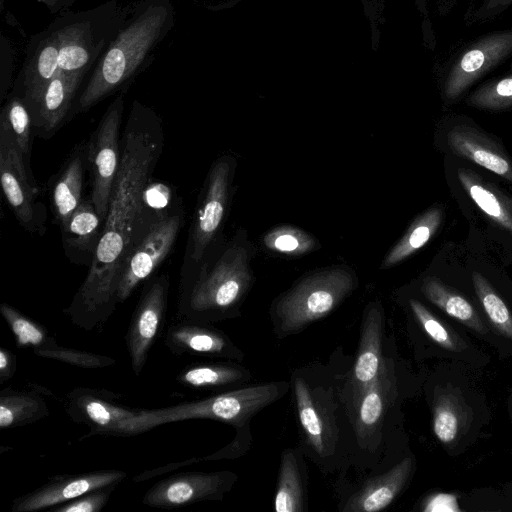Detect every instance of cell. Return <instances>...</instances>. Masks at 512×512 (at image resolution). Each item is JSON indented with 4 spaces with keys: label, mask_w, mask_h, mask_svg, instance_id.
<instances>
[{
    "label": "cell",
    "mask_w": 512,
    "mask_h": 512,
    "mask_svg": "<svg viewBox=\"0 0 512 512\" xmlns=\"http://www.w3.org/2000/svg\"><path fill=\"white\" fill-rule=\"evenodd\" d=\"M411 469V460H403L392 469L369 479L346 502L344 512H377L388 507L399 494Z\"/></svg>",
    "instance_id": "ac0fdd59"
},
{
    "label": "cell",
    "mask_w": 512,
    "mask_h": 512,
    "mask_svg": "<svg viewBox=\"0 0 512 512\" xmlns=\"http://www.w3.org/2000/svg\"><path fill=\"white\" fill-rule=\"evenodd\" d=\"M37 356L60 361L79 368L100 369L115 364V359L88 351L56 345L49 349L34 351Z\"/></svg>",
    "instance_id": "8d00e7d4"
},
{
    "label": "cell",
    "mask_w": 512,
    "mask_h": 512,
    "mask_svg": "<svg viewBox=\"0 0 512 512\" xmlns=\"http://www.w3.org/2000/svg\"><path fill=\"white\" fill-rule=\"evenodd\" d=\"M101 222L103 220L98 215L92 199L81 201L63 231L66 243L79 251H95V243L98 244L101 236Z\"/></svg>",
    "instance_id": "4316f807"
},
{
    "label": "cell",
    "mask_w": 512,
    "mask_h": 512,
    "mask_svg": "<svg viewBox=\"0 0 512 512\" xmlns=\"http://www.w3.org/2000/svg\"><path fill=\"white\" fill-rule=\"evenodd\" d=\"M410 307L424 331L439 345L452 349L453 342L443 325L417 300L409 301Z\"/></svg>",
    "instance_id": "f35d334b"
},
{
    "label": "cell",
    "mask_w": 512,
    "mask_h": 512,
    "mask_svg": "<svg viewBox=\"0 0 512 512\" xmlns=\"http://www.w3.org/2000/svg\"><path fill=\"white\" fill-rule=\"evenodd\" d=\"M512 53V29L485 36L454 62L445 81L448 100L458 98L473 82Z\"/></svg>",
    "instance_id": "7c38bea8"
},
{
    "label": "cell",
    "mask_w": 512,
    "mask_h": 512,
    "mask_svg": "<svg viewBox=\"0 0 512 512\" xmlns=\"http://www.w3.org/2000/svg\"><path fill=\"white\" fill-rule=\"evenodd\" d=\"M118 485H110L89 491L75 499L51 507V512H100Z\"/></svg>",
    "instance_id": "74e56055"
},
{
    "label": "cell",
    "mask_w": 512,
    "mask_h": 512,
    "mask_svg": "<svg viewBox=\"0 0 512 512\" xmlns=\"http://www.w3.org/2000/svg\"><path fill=\"white\" fill-rule=\"evenodd\" d=\"M127 473L117 469L53 476L35 490L15 498L12 512H36L65 503L89 491L119 485Z\"/></svg>",
    "instance_id": "8fae6325"
},
{
    "label": "cell",
    "mask_w": 512,
    "mask_h": 512,
    "mask_svg": "<svg viewBox=\"0 0 512 512\" xmlns=\"http://www.w3.org/2000/svg\"><path fill=\"white\" fill-rule=\"evenodd\" d=\"M198 462V459L197 458H192V459H189V460H185V461H181V462H177V463H171V464H168L166 466H163L161 468H157L155 470H151V471H144L142 473H140L139 475L135 476L134 477V481L135 482H141V481H146L152 477H155L159 474H163V473H166L168 471H173V470H176L178 468H181L183 466H188V465H191L193 463H197Z\"/></svg>",
    "instance_id": "ee69618b"
},
{
    "label": "cell",
    "mask_w": 512,
    "mask_h": 512,
    "mask_svg": "<svg viewBox=\"0 0 512 512\" xmlns=\"http://www.w3.org/2000/svg\"><path fill=\"white\" fill-rule=\"evenodd\" d=\"M160 132L135 121L125 128L120 166L90 269L64 311L74 325L86 331L101 328L119 304L118 284L134 245L142 194L161 151Z\"/></svg>",
    "instance_id": "6da1fadb"
},
{
    "label": "cell",
    "mask_w": 512,
    "mask_h": 512,
    "mask_svg": "<svg viewBox=\"0 0 512 512\" xmlns=\"http://www.w3.org/2000/svg\"><path fill=\"white\" fill-rule=\"evenodd\" d=\"M0 127L4 128L14 139L23 156L29 153L31 132L30 115L19 98H13L4 106Z\"/></svg>",
    "instance_id": "e575fe53"
},
{
    "label": "cell",
    "mask_w": 512,
    "mask_h": 512,
    "mask_svg": "<svg viewBox=\"0 0 512 512\" xmlns=\"http://www.w3.org/2000/svg\"><path fill=\"white\" fill-rule=\"evenodd\" d=\"M229 170L228 163L223 161L215 164L211 170L206 196L193 228L191 257L195 261L202 258L222 221L227 201Z\"/></svg>",
    "instance_id": "2e32d148"
},
{
    "label": "cell",
    "mask_w": 512,
    "mask_h": 512,
    "mask_svg": "<svg viewBox=\"0 0 512 512\" xmlns=\"http://www.w3.org/2000/svg\"><path fill=\"white\" fill-rule=\"evenodd\" d=\"M467 103L485 110H503L512 107V74L477 89L469 96Z\"/></svg>",
    "instance_id": "d590c367"
},
{
    "label": "cell",
    "mask_w": 512,
    "mask_h": 512,
    "mask_svg": "<svg viewBox=\"0 0 512 512\" xmlns=\"http://www.w3.org/2000/svg\"><path fill=\"white\" fill-rule=\"evenodd\" d=\"M170 200V190L163 184L147 183L142 194V207L160 209L166 206Z\"/></svg>",
    "instance_id": "b9f144b4"
},
{
    "label": "cell",
    "mask_w": 512,
    "mask_h": 512,
    "mask_svg": "<svg viewBox=\"0 0 512 512\" xmlns=\"http://www.w3.org/2000/svg\"><path fill=\"white\" fill-rule=\"evenodd\" d=\"M457 175L463 189L487 218L512 234V198L470 169L459 168Z\"/></svg>",
    "instance_id": "d6986e66"
},
{
    "label": "cell",
    "mask_w": 512,
    "mask_h": 512,
    "mask_svg": "<svg viewBox=\"0 0 512 512\" xmlns=\"http://www.w3.org/2000/svg\"><path fill=\"white\" fill-rule=\"evenodd\" d=\"M436 511H459L455 498L452 495H438L426 508Z\"/></svg>",
    "instance_id": "f6af8a7d"
},
{
    "label": "cell",
    "mask_w": 512,
    "mask_h": 512,
    "mask_svg": "<svg viewBox=\"0 0 512 512\" xmlns=\"http://www.w3.org/2000/svg\"><path fill=\"white\" fill-rule=\"evenodd\" d=\"M265 246L275 252L300 255L312 250L316 242L313 237L293 226H279L269 231L264 237Z\"/></svg>",
    "instance_id": "836d02e7"
},
{
    "label": "cell",
    "mask_w": 512,
    "mask_h": 512,
    "mask_svg": "<svg viewBox=\"0 0 512 512\" xmlns=\"http://www.w3.org/2000/svg\"><path fill=\"white\" fill-rule=\"evenodd\" d=\"M122 112L123 99L119 96L103 115L89 145L91 199L103 224L109 210L112 188L120 166L119 128Z\"/></svg>",
    "instance_id": "8992f818"
},
{
    "label": "cell",
    "mask_w": 512,
    "mask_h": 512,
    "mask_svg": "<svg viewBox=\"0 0 512 512\" xmlns=\"http://www.w3.org/2000/svg\"><path fill=\"white\" fill-rule=\"evenodd\" d=\"M16 356L5 347L0 348V384L10 380L16 372Z\"/></svg>",
    "instance_id": "7bdbcfd3"
},
{
    "label": "cell",
    "mask_w": 512,
    "mask_h": 512,
    "mask_svg": "<svg viewBox=\"0 0 512 512\" xmlns=\"http://www.w3.org/2000/svg\"><path fill=\"white\" fill-rule=\"evenodd\" d=\"M355 280L345 269L317 272L303 279L277 303V328L282 335L299 332L332 312L354 289Z\"/></svg>",
    "instance_id": "5b68a950"
},
{
    "label": "cell",
    "mask_w": 512,
    "mask_h": 512,
    "mask_svg": "<svg viewBox=\"0 0 512 512\" xmlns=\"http://www.w3.org/2000/svg\"><path fill=\"white\" fill-rule=\"evenodd\" d=\"M433 429L441 442H451L456 437L458 430L456 416L449 409H439L434 417Z\"/></svg>",
    "instance_id": "60d3db41"
},
{
    "label": "cell",
    "mask_w": 512,
    "mask_h": 512,
    "mask_svg": "<svg viewBox=\"0 0 512 512\" xmlns=\"http://www.w3.org/2000/svg\"><path fill=\"white\" fill-rule=\"evenodd\" d=\"M179 227V216L161 218L149 228L138 245L132 247L121 272L117 289L118 303L124 302L164 260L177 238Z\"/></svg>",
    "instance_id": "9c48e42d"
},
{
    "label": "cell",
    "mask_w": 512,
    "mask_h": 512,
    "mask_svg": "<svg viewBox=\"0 0 512 512\" xmlns=\"http://www.w3.org/2000/svg\"><path fill=\"white\" fill-rule=\"evenodd\" d=\"M294 394L297 414L308 444L319 455L325 454L331 444L328 425L321 414L310 388L300 378H294Z\"/></svg>",
    "instance_id": "603a6c76"
},
{
    "label": "cell",
    "mask_w": 512,
    "mask_h": 512,
    "mask_svg": "<svg viewBox=\"0 0 512 512\" xmlns=\"http://www.w3.org/2000/svg\"><path fill=\"white\" fill-rule=\"evenodd\" d=\"M382 331L383 312L381 305L371 303L367 307L362 321L354 366L356 397L380 375Z\"/></svg>",
    "instance_id": "e0dca14e"
},
{
    "label": "cell",
    "mask_w": 512,
    "mask_h": 512,
    "mask_svg": "<svg viewBox=\"0 0 512 512\" xmlns=\"http://www.w3.org/2000/svg\"><path fill=\"white\" fill-rule=\"evenodd\" d=\"M380 376L365 387L356 397L358 404L357 431L362 437L370 435L379 425L383 416L384 392Z\"/></svg>",
    "instance_id": "1f68e13d"
},
{
    "label": "cell",
    "mask_w": 512,
    "mask_h": 512,
    "mask_svg": "<svg viewBox=\"0 0 512 512\" xmlns=\"http://www.w3.org/2000/svg\"><path fill=\"white\" fill-rule=\"evenodd\" d=\"M442 219L443 212L438 207L430 208L418 216L386 255L381 268L398 264L426 245L439 229Z\"/></svg>",
    "instance_id": "cb8c5ba5"
},
{
    "label": "cell",
    "mask_w": 512,
    "mask_h": 512,
    "mask_svg": "<svg viewBox=\"0 0 512 512\" xmlns=\"http://www.w3.org/2000/svg\"><path fill=\"white\" fill-rule=\"evenodd\" d=\"M421 290L429 301L451 317L474 329L482 330L477 314L467 299L444 285L440 280L433 277L426 278Z\"/></svg>",
    "instance_id": "f1b7e54d"
},
{
    "label": "cell",
    "mask_w": 512,
    "mask_h": 512,
    "mask_svg": "<svg viewBox=\"0 0 512 512\" xmlns=\"http://www.w3.org/2000/svg\"><path fill=\"white\" fill-rule=\"evenodd\" d=\"M0 177L5 198L23 226H32L35 216L34 190L24 156L13 137L0 127Z\"/></svg>",
    "instance_id": "5bb4252c"
},
{
    "label": "cell",
    "mask_w": 512,
    "mask_h": 512,
    "mask_svg": "<svg viewBox=\"0 0 512 512\" xmlns=\"http://www.w3.org/2000/svg\"><path fill=\"white\" fill-rule=\"evenodd\" d=\"M0 313L9 325L19 348H32L34 352L58 345L44 326L22 314L13 306L2 303Z\"/></svg>",
    "instance_id": "83f0119b"
},
{
    "label": "cell",
    "mask_w": 512,
    "mask_h": 512,
    "mask_svg": "<svg viewBox=\"0 0 512 512\" xmlns=\"http://www.w3.org/2000/svg\"><path fill=\"white\" fill-rule=\"evenodd\" d=\"M59 45L56 34L46 39L36 51L25 71L28 97L33 100L58 73Z\"/></svg>",
    "instance_id": "4dcf8cb0"
},
{
    "label": "cell",
    "mask_w": 512,
    "mask_h": 512,
    "mask_svg": "<svg viewBox=\"0 0 512 512\" xmlns=\"http://www.w3.org/2000/svg\"><path fill=\"white\" fill-rule=\"evenodd\" d=\"M83 162L81 155L71 159L61 172L52 191L54 213L62 231L81 203Z\"/></svg>",
    "instance_id": "484cf974"
},
{
    "label": "cell",
    "mask_w": 512,
    "mask_h": 512,
    "mask_svg": "<svg viewBox=\"0 0 512 512\" xmlns=\"http://www.w3.org/2000/svg\"><path fill=\"white\" fill-rule=\"evenodd\" d=\"M237 475L231 471H188L156 482L144 495L143 503L152 508L173 509L202 501L221 500Z\"/></svg>",
    "instance_id": "ba28073f"
},
{
    "label": "cell",
    "mask_w": 512,
    "mask_h": 512,
    "mask_svg": "<svg viewBox=\"0 0 512 512\" xmlns=\"http://www.w3.org/2000/svg\"><path fill=\"white\" fill-rule=\"evenodd\" d=\"M166 16V10L150 8L118 35L80 97L82 110L89 109L134 73L160 35Z\"/></svg>",
    "instance_id": "277c9868"
},
{
    "label": "cell",
    "mask_w": 512,
    "mask_h": 512,
    "mask_svg": "<svg viewBox=\"0 0 512 512\" xmlns=\"http://www.w3.org/2000/svg\"><path fill=\"white\" fill-rule=\"evenodd\" d=\"M120 398L109 390L76 387L65 396V411L75 423L88 426L90 434L131 436V421L141 409L121 404Z\"/></svg>",
    "instance_id": "52a82bcc"
},
{
    "label": "cell",
    "mask_w": 512,
    "mask_h": 512,
    "mask_svg": "<svg viewBox=\"0 0 512 512\" xmlns=\"http://www.w3.org/2000/svg\"><path fill=\"white\" fill-rule=\"evenodd\" d=\"M249 372L227 363H194L185 366L176 381L191 389H219L242 384L250 379Z\"/></svg>",
    "instance_id": "7402d4cb"
},
{
    "label": "cell",
    "mask_w": 512,
    "mask_h": 512,
    "mask_svg": "<svg viewBox=\"0 0 512 512\" xmlns=\"http://www.w3.org/2000/svg\"><path fill=\"white\" fill-rule=\"evenodd\" d=\"M304 486L296 451L286 449L280 460L278 481L274 497L276 512H301L304 510Z\"/></svg>",
    "instance_id": "d4e9b609"
},
{
    "label": "cell",
    "mask_w": 512,
    "mask_h": 512,
    "mask_svg": "<svg viewBox=\"0 0 512 512\" xmlns=\"http://www.w3.org/2000/svg\"><path fill=\"white\" fill-rule=\"evenodd\" d=\"M447 141L455 155L512 183V159L490 136L468 125H456L449 130Z\"/></svg>",
    "instance_id": "9a60e30c"
},
{
    "label": "cell",
    "mask_w": 512,
    "mask_h": 512,
    "mask_svg": "<svg viewBox=\"0 0 512 512\" xmlns=\"http://www.w3.org/2000/svg\"><path fill=\"white\" fill-rule=\"evenodd\" d=\"M58 68L64 73H84L90 59L88 35L83 26H68L56 33Z\"/></svg>",
    "instance_id": "f546056e"
},
{
    "label": "cell",
    "mask_w": 512,
    "mask_h": 512,
    "mask_svg": "<svg viewBox=\"0 0 512 512\" xmlns=\"http://www.w3.org/2000/svg\"><path fill=\"white\" fill-rule=\"evenodd\" d=\"M237 436L233 442H231L226 447L221 450L201 458H198V461H211V460H220V459H228L238 457L240 454L245 452V449L248 448V441H250L248 424L238 427Z\"/></svg>",
    "instance_id": "ab89813d"
},
{
    "label": "cell",
    "mask_w": 512,
    "mask_h": 512,
    "mask_svg": "<svg viewBox=\"0 0 512 512\" xmlns=\"http://www.w3.org/2000/svg\"><path fill=\"white\" fill-rule=\"evenodd\" d=\"M167 299L168 282L162 277L144 291L134 310L125 343L136 376L144 369L149 352L164 327Z\"/></svg>",
    "instance_id": "30bf717a"
},
{
    "label": "cell",
    "mask_w": 512,
    "mask_h": 512,
    "mask_svg": "<svg viewBox=\"0 0 512 512\" xmlns=\"http://www.w3.org/2000/svg\"><path fill=\"white\" fill-rule=\"evenodd\" d=\"M250 282L246 250H227L210 272L202 273L182 294L178 319L210 323L229 317Z\"/></svg>",
    "instance_id": "3957f363"
},
{
    "label": "cell",
    "mask_w": 512,
    "mask_h": 512,
    "mask_svg": "<svg viewBox=\"0 0 512 512\" xmlns=\"http://www.w3.org/2000/svg\"><path fill=\"white\" fill-rule=\"evenodd\" d=\"M164 344L177 356L241 360L243 353L222 331L209 323L177 319L167 329Z\"/></svg>",
    "instance_id": "4fadbf2b"
},
{
    "label": "cell",
    "mask_w": 512,
    "mask_h": 512,
    "mask_svg": "<svg viewBox=\"0 0 512 512\" xmlns=\"http://www.w3.org/2000/svg\"><path fill=\"white\" fill-rule=\"evenodd\" d=\"M83 73H58L32 100L38 105L39 126L48 133L65 117Z\"/></svg>",
    "instance_id": "ffe728a7"
},
{
    "label": "cell",
    "mask_w": 512,
    "mask_h": 512,
    "mask_svg": "<svg viewBox=\"0 0 512 512\" xmlns=\"http://www.w3.org/2000/svg\"><path fill=\"white\" fill-rule=\"evenodd\" d=\"M36 1L44 3L48 6H53L58 0H36Z\"/></svg>",
    "instance_id": "7dc6e473"
},
{
    "label": "cell",
    "mask_w": 512,
    "mask_h": 512,
    "mask_svg": "<svg viewBox=\"0 0 512 512\" xmlns=\"http://www.w3.org/2000/svg\"><path fill=\"white\" fill-rule=\"evenodd\" d=\"M287 389V382H271L170 407L141 409L131 425L134 435L159 425L188 419H212L238 428L247 425L249 419L283 396Z\"/></svg>",
    "instance_id": "7a4b0ae2"
},
{
    "label": "cell",
    "mask_w": 512,
    "mask_h": 512,
    "mask_svg": "<svg viewBox=\"0 0 512 512\" xmlns=\"http://www.w3.org/2000/svg\"><path fill=\"white\" fill-rule=\"evenodd\" d=\"M472 282L487 316L503 334L512 339V316L504 301L481 273L473 272Z\"/></svg>",
    "instance_id": "d6a6232c"
},
{
    "label": "cell",
    "mask_w": 512,
    "mask_h": 512,
    "mask_svg": "<svg viewBox=\"0 0 512 512\" xmlns=\"http://www.w3.org/2000/svg\"><path fill=\"white\" fill-rule=\"evenodd\" d=\"M512 3V0H484L481 6V15L494 14L502 11Z\"/></svg>",
    "instance_id": "bcb514c9"
},
{
    "label": "cell",
    "mask_w": 512,
    "mask_h": 512,
    "mask_svg": "<svg viewBox=\"0 0 512 512\" xmlns=\"http://www.w3.org/2000/svg\"><path fill=\"white\" fill-rule=\"evenodd\" d=\"M48 415V406L37 392L11 387L0 391L1 429L33 424Z\"/></svg>",
    "instance_id": "44dd1931"
}]
</instances>
